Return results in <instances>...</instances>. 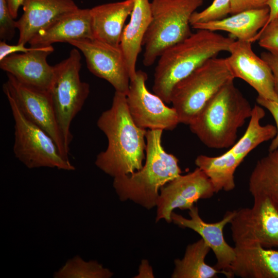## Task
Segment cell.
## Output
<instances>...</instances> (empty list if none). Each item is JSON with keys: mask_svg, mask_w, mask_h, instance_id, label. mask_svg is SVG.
I'll return each instance as SVG.
<instances>
[{"mask_svg": "<svg viewBox=\"0 0 278 278\" xmlns=\"http://www.w3.org/2000/svg\"><path fill=\"white\" fill-rule=\"evenodd\" d=\"M134 3V0H124L90 9L93 39L119 46L125 21L131 15Z\"/></svg>", "mask_w": 278, "mask_h": 278, "instance_id": "20", "label": "cell"}, {"mask_svg": "<svg viewBox=\"0 0 278 278\" xmlns=\"http://www.w3.org/2000/svg\"><path fill=\"white\" fill-rule=\"evenodd\" d=\"M215 193L211 180L199 168L181 175L160 188L155 222L164 219L170 223L171 214L175 208L189 210L199 200L210 198Z\"/></svg>", "mask_w": 278, "mask_h": 278, "instance_id": "12", "label": "cell"}, {"mask_svg": "<svg viewBox=\"0 0 278 278\" xmlns=\"http://www.w3.org/2000/svg\"><path fill=\"white\" fill-rule=\"evenodd\" d=\"M22 6L16 27L18 43L24 44L62 15L79 8L74 0H23Z\"/></svg>", "mask_w": 278, "mask_h": 278, "instance_id": "17", "label": "cell"}, {"mask_svg": "<svg viewBox=\"0 0 278 278\" xmlns=\"http://www.w3.org/2000/svg\"><path fill=\"white\" fill-rule=\"evenodd\" d=\"M250 41L237 40L230 46L225 58L234 78H240L257 93L258 96L278 101L274 78L267 63L254 52Z\"/></svg>", "mask_w": 278, "mask_h": 278, "instance_id": "14", "label": "cell"}, {"mask_svg": "<svg viewBox=\"0 0 278 278\" xmlns=\"http://www.w3.org/2000/svg\"><path fill=\"white\" fill-rule=\"evenodd\" d=\"M3 91L14 98L25 117L46 132L55 141L62 155L69 160V152L57 123L49 91L26 85L7 74Z\"/></svg>", "mask_w": 278, "mask_h": 278, "instance_id": "11", "label": "cell"}, {"mask_svg": "<svg viewBox=\"0 0 278 278\" xmlns=\"http://www.w3.org/2000/svg\"><path fill=\"white\" fill-rule=\"evenodd\" d=\"M211 248L202 238L189 245L181 259L175 260L172 278H214L222 272L207 265L205 259ZM223 274V273H222Z\"/></svg>", "mask_w": 278, "mask_h": 278, "instance_id": "24", "label": "cell"}, {"mask_svg": "<svg viewBox=\"0 0 278 278\" xmlns=\"http://www.w3.org/2000/svg\"><path fill=\"white\" fill-rule=\"evenodd\" d=\"M253 199L252 207L236 210L230 223L235 245L278 248V199L262 195Z\"/></svg>", "mask_w": 278, "mask_h": 278, "instance_id": "9", "label": "cell"}, {"mask_svg": "<svg viewBox=\"0 0 278 278\" xmlns=\"http://www.w3.org/2000/svg\"><path fill=\"white\" fill-rule=\"evenodd\" d=\"M235 40L205 29H197L184 40L169 47L159 57L152 90L165 103H170L174 86L208 59L229 51Z\"/></svg>", "mask_w": 278, "mask_h": 278, "instance_id": "2", "label": "cell"}, {"mask_svg": "<svg viewBox=\"0 0 278 278\" xmlns=\"http://www.w3.org/2000/svg\"><path fill=\"white\" fill-rule=\"evenodd\" d=\"M84 38L93 39L90 9L78 8L40 31L28 43L30 46H47Z\"/></svg>", "mask_w": 278, "mask_h": 278, "instance_id": "19", "label": "cell"}, {"mask_svg": "<svg viewBox=\"0 0 278 278\" xmlns=\"http://www.w3.org/2000/svg\"><path fill=\"white\" fill-rule=\"evenodd\" d=\"M260 57L267 63L272 71L274 90L278 97V53L264 51L262 53Z\"/></svg>", "mask_w": 278, "mask_h": 278, "instance_id": "34", "label": "cell"}, {"mask_svg": "<svg viewBox=\"0 0 278 278\" xmlns=\"http://www.w3.org/2000/svg\"><path fill=\"white\" fill-rule=\"evenodd\" d=\"M231 13V0H214L201 11H195L190 19V25L219 20Z\"/></svg>", "mask_w": 278, "mask_h": 278, "instance_id": "28", "label": "cell"}, {"mask_svg": "<svg viewBox=\"0 0 278 278\" xmlns=\"http://www.w3.org/2000/svg\"><path fill=\"white\" fill-rule=\"evenodd\" d=\"M81 57L74 48L68 57L55 65L54 77L49 93L66 148L73 140L71 124L81 111L90 94V85L80 77Z\"/></svg>", "mask_w": 278, "mask_h": 278, "instance_id": "7", "label": "cell"}, {"mask_svg": "<svg viewBox=\"0 0 278 278\" xmlns=\"http://www.w3.org/2000/svg\"><path fill=\"white\" fill-rule=\"evenodd\" d=\"M242 162L228 150L217 157L199 155L195 160V164L208 177L217 193L235 188L234 173Z\"/></svg>", "mask_w": 278, "mask_h": 278, "instance_id": "23", "label": "cell"}, {"mask_svg": "<svg viewBox=\"0 0 278 278\" xmlns=\"http://www.w3.org/2000/svg\"><path fill=\"white\" fill-rule=\"evenodd\" d=\"M249 190L253 197L266 195L278 199V148L257 162L249 178Z\"/></svg>", "mask_w": 278, "mask_h": 278, "instance_id": "26", "label": "cell"}, {"mask_svg": "<svg viewBox=\"0 0 278 278\" xmlns=\"http://www.w3.org/2000/svg\"><path fill=\"white\" fill-rule=\"evenodd\" d=\"M267 6L269 8V17L266 25L278 16V0H268Z\"/></svg>", "mask_w": 278, "mask_h": 278, "instance_id": "37", "label": "cell"}, {"mask_svg": "<svg viewBox=\"0 0 278 278\" xmlns=\"http://www.w3.org/2000/svg\"><path fill=\"white\" fill-rule=\"evenodd\" d=\"M269 17V8L267 6L240 12L219 20L196 24L191 26L196 30L227 31L237 40L252 42L255 41L259 31L267 24Z\"/></svg>", "mask_w": 278, "mask_h": 278, "instance_id": "22", "label": "cell"}, {"mask_svg": "<svg viewBox=\"0 0 278 278\" xmlns=\"http://www.w3.org/2000/svg\"><path fill=\"white\" fill-rule=\"evenodd\" d=\"M17 29L16 21L12 16L6 0H0V39L10 41Z\"/></svg>", "mask_w": 278, "mask_h": 278, "instance_id": "30", "label": "cell"}, {"mask_svg": "<svg viewBox=\"0 0 278 278\" xmlns=\"http://www.w3.org/2000/svg\"><path fill=\"white\" fill-rule=\"evenodd\" d=\"M235 78L225 58H210L178 82L170 94V103L180 123L189 125L211 98Z\"/></svg>", "mask_w": 278, "mask_h": 278, "instance_id": "6", "label": "cell"}, {"mask_svg": "<svg viewBox=\"0 0 278 278\" xmlns=\"http://www.w3.org/2000/svg\"><path fill=\"white\" fill-rule=\"evenodd\" d=\"M9 104L14 122V156L29 169L56 168L67 171L75 169L61 154L53 139L43 130L27 119L14 98L3 91Z\"/></svg>", "mask_w": 278, "mask_h": 278, "instance_id": "8", "label": "cell"}, {"mask_svg": "<svg viewBox=\"0 0 278 278\" xmlns=\"http://www.w3.org/2000/svg\"><path fill=\"white\" fill-rule=\"evenodd\" d=\"M26 44L18 43L15 45H10L5 41L1 40L0 42V61L5 57L13 54L20 52L21 53H28L36 48L35 46H25Z\"/></svg>", "mask_w": 278, "mask_h": 278, "instance_id": "33", "label": "cell"}, {"mask_svg": "<svg viewBox=\"0 0 278 278\" xmlns=\"http://www.w3.org/2000/svg\"><path fill=\"white\" fill-rule=\"evenodd\" d=\"M203 0H152V17L144 36L143 63L152 65L169 47L192 34L190 19Z\"/></svg>", "mask_w": 278, "mask_h": 278, "instance_id": "5", "label": "cell"}, {"mask_svg": "<svg viewBox=\"0 0 278 278\" xmlns=\"http://www.w3.org/2000/svg\"><path fill=\"white\" fill-rule=\"evenodd\" d=\"M163 131L147 130L145 162L141 169L113 178V187L121 201L129 200L150 210L156 206L160 188L181 175L178 159L162 145Z\"/></svg>", "mask_w": 278, "mask_h": 278, "instance_id": "3", "label": "cell"}, {"mask_svg": "<svg viewBox=\"0 0 278 278\" xmlns=\"http://www.w3.org/2000/svg\"><path fill=\"white\" fill-rule=\"evenodd\" d=\"M265 116L262 106L255 105L252 108L250 119L243 136L229 150L243 161L245 157L262 143L272 140L276 134V126L268 124L262 126L260 121Z\"/></svg>", "mask_w": 278, "mask_h": 278, "instance_id": "25", "label": "cell"}, {"mask_svg": "<svg viewBox=\"0 0 278 278\" xmlns=\"http://www.w3.org/2000/svg\"><path fill=\"white\" fill-rule=\"evenodd\" d=\"M230 272L242 278H278V250L258 244L235 246Z\"/></svg>", "mask_w": 278, "mask_h": 278, "instance_id": "18", "label": "cell"}, {"mask_svg": "<svg viewBox=\"0 0 278 278\" xmlns=\"http://www.w3.org/2000/svg\"><path fill=\"white\" fill-rule=\"evenodd\" d=\"M137 277H153L151 267L147 260H142Z\"/></svg>", "mask_w": 278, "mask_h": 278, "instance_id": "35", "label": "cell"}, {"mask_svg": "<svg viewBox=\"0 0 278 278\" xmlns=\"http://www.w3.org/2000/svg\"><path fill=\"white\" fill-rule=\"evenodd\" d=\"M252 108L233 80L211 98L189 128L208 148L231 147L235 143L238 129L251 117Z\"/></svg>", "mask_w": 278, "mask_h": 278, "instance_id": "4", "label": "cell"}, {"mask_svg": "<svg viewBox=\"0 0 278 278\" xmlns=\"http://www.w3.org/2000/svg\"><path fill=\"white\" fill-rule=\"evenodd\" d=\"M113 273L96 260L85 261L76 255L53 274L54 278H110Z\"/></svg>", "mask_w": 278, "mask_h": 278, "instance_id": "27", "label": "cell"}, {"mask_svg": "<svg viewBox=\"0 0 278 278\" xmlns=\"http://www.w3.org/2000/svg\"><path fill=\"white\" fill-rule=\"evenodd\" d=\"M151 17V2L149 0H134L130 21L124 27L119 44L130 80L136 74V61L141 51L143 40Z\"/></svg>", "mask_w": 278, "mask_h": 278, "instance_id": "21", "label": "cell"}, {"mask_svg": "<svg viewBox=\"0 0 278 278\" xmlns=\"http://www.w3.org/2000/svg\"><path fill=\"white\" fill-rule=\"evenodd\" d=\"M256 101L259 105L270 112L275 121L276 134L269 147L268 151H271L278 148V101L265 99L259 96H257Z\"/></svg>", "mask_w": 278, "mask_h": 278, "instance_id": "31", "label": "cell"}, {"mask_svg": "<svg viewBox=\"0 0 278 278\" xmlns=\"http://www.w3.org/2000/svg\"><path fill=\"white\" fill-rule=\"evenodd\" d=\"M235 213L236 210L227 211L221 220L213 223L204 221L195 205L189 210V219L174 212L171 214L172 222L181 228L190 229L200 235L215 255L217 262L214 267L229 278L232 277L230 268L235 257V248L225 240L223 229L231 222Z\"/></svg>", "mask_w": 278, "mask_h": 278, "instance_id": "15", "label": "cell"}, {"mask_svg": "<svg viewBox=\"0 0 278 278\" xmlns=\"http://www.w3.org/2000/svg\"><path fill=\"white\" fill-rule=\"evenodd\" d=\"M270 52L278 53V16L265 25L258 33L255 41Z\"/></svg>", "mask_w": 278, "mask_h": 278, "instance_id": "29", "label": "cell"}, {"mask_svg": "<svg viewBox=\"0 0 278 278\" xmlns=\"http://www.w3.org/2000/svg\"><path fill=\"white\" fill-rule=\"evenodd\" d=\"M97 125L108 139L107 149L96 156L98 168L113 178L142 168L147 130L133 121L125 94L115 92L111 108L101 114Z\"/></svg>", "mask_w": 278, "mask_h": 278, "instance_id": "1", "label": "cell"}, {"mask_svg": "<svg viewBox=\"0 0 278 278\" xmlns=\"http://www.w3.org/2000/svg\"><path fill=\"white\" fill-rule=\"evenodd\" d=\"M268 0H231V14L263 8L267 6Z\"/></svg>", "mask_w": 278, "mask_h": 278, "instance_id": "32", "label": "cell"}, {"mask_svg": "<svg viewBox=\"0 0 278 278\" xmlns=\"http://www.w3.org/2000/svg\"><path fill=\"white\" fill-rule=\"evenodd\" d=\"M147 78L145 72L138 70L130 80L126 95L130 115L140 128L172 130L180 123L177 113L172 107L165 105L160 97L149 91L146 85Z\"/></svg>", "mask_w": 278, "mask_h": 278, "instance_id": "10", "label": "cell"}, {"mask_svg": "<svg viewBox=\"0 0 278 278\" xmlns=\"http://www.w3.org/2000/svg\"><path fill=\"white\" fill-rule=\"evenodd\" d=\"M68 43L82 53L88 68L93 74L107 81L115 91L127 95L130 77L120 46L89 38L72 40Z\"/></svg>", "mask_w": 278, "mask_h": 278, "instance_id": "13", "label": "cell"}, {"mask_svg": "<svg viewBox=\"0 0 278 278\" xmlns=\"http://www.w3.org/2000/svg\"><path fill=\"white\" fill-rule=\"evenodd\" d=\"M9 11L13 19H15L18 14V11L22 5L23 0H6Z\"/></svg>", "mask_w": 278, "mask_h": 278, "instance_id": "36", "label": "cell"}, {"mask_svg": "<svg viewBox=\"0 0 278 278\" xmlns=\"http://www.w3.org/2000/svg\"><path fill=\"white\" fill-rule=\"evenodd\" d=\"M35 47L28 53H15L5 57L0 61V67L26 85L49 91L55 71L47 58L54 49L52 45Z\"/></svg>", "mask_w": 278, "mask_h": 278, "instance_id": "16", "label": "cell"}]
</instances>
